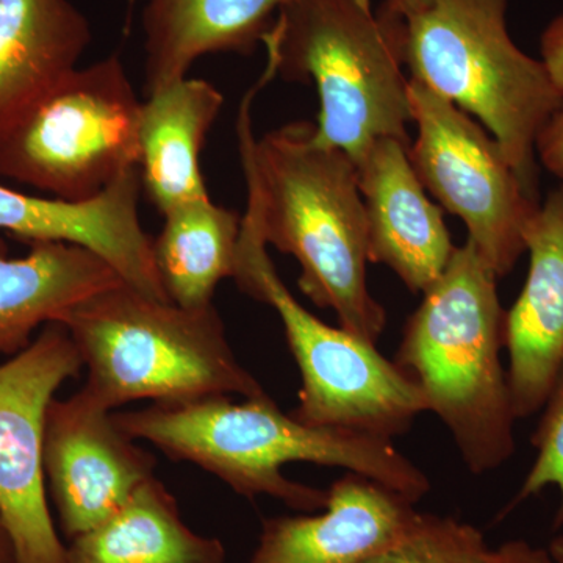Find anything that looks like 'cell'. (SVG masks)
I'll return each mask as SVG.
<instances>
[{
	"label": "cell",
	"mask_w": 563,
	"mask_h": 563,
	"mask_svg": "<svg viewBox=\"0 0 563 563\" xmlns=\"http://www.w3.org/2000/svg\"><path fill=\"white\" fill-rule=\"evenodd\" d=\"M276 77V66L266 62L236 121L247 188L244 217L266 246L296 258L299 288L314 306L332 310L340 328L376 344L387 312L368 288V225L357 166L322 141L313 122H290L255 139L252 102Z\"/></svg>",
	"instance_id": "6da1fadb"
},
{
	"label": "cell",
	"mask_w": 563,
	"mask_h": 563,
	"mask_svg": "<svg viewBox=\"0 0 563 563\" xmlns=\"http://www.w3.org/2000/svg\"><path fill=\"white\" fill-rule=\"evenodd\" d=\"M113 418L133 440L206 470L244 498L272 496L298 512L324 509L328 490L285 477L282 468L290 463L344 468L413 504L431 492L429 477L393 440L303 424L268 395L240 402L224 395L152 402L132 412H113Z\"/></svg>",
	"instance_id": "7a4b0ae2"
},
{
	"label": "cell",
	"mask_w": 563,
	"mask_h": 563,
	"mask_svg": "<svg viewBox=\"0 0 563 563\" xmlns=\"http://www.w3.org/2000/svg\"><path fill=\"white\" fill-rule=\"evenodd\" d=\"M498 277L466 240L404 325L396 363L406 369L476 476L517 450L509 377L501 363L506 310Z\"/></svg>",
	"instance_id": "3957f363"
},
{
	"label": "cell",
	"mask_w": 563,
	"mask_h": 563,
	"mask_svg": "<svg viewBox=\"0 0 563 563\" xmlns=\"http://www.w3.org/2000/svg\"><path fill=\"white\" fill-rule=\"evenodd\" d=\"M58 322L87 366L81 388L107 409L141 399L266 395L236 358L213 303L185 309L124 282L73 307Z\"/></svg>",
	"instance_id": "277c9868"
},
{
	"label": "cell",
	"mask_w": 563,
	"mask_h": 563,
	"mask_svg": "<svg viewBox=\"0 0 563 563\" xmlns=\"http://www.w3.org/2000/svg\"><path fill=\"white\" fill-rule=\"evenodd\" d=\"M401 32L369 0H288L262 38L277 77L314 85L318 136L355 166L377 140L412 143Z\"/></svg>",
	"instance_id": "5b68a950"
},
{
	"label": "cell",
	"mask_w": 563,
	"mask_h": 563,
	"mask_svg": "<svg viewBox=\"0 0 563 563\" xmlns=\"http://www.w3.org/2000/svg\"><path fill=\"white\" fill-rule=\"evenodd\" d=\"M509 0H433L402 20L410 79L477 118L536 195V140L563 98L507 31Z\"/></svg>",
	"instance_id": "8992f818"
},
{
	"label": "cell",
	"mask_w": 563,
	"mask_h": 563,
	"mask_svg": "<svg viewBox=\"0 0 563 563\" xmlns=\"http://www.w3.org/2000/svg\"><path fill=\"white\" fill-rule=\"evenodd\" d=\"M232 279L240 291L279 314L301 373L298 406L290 412L296 420L393 440L428 412L420 387L406 369L387 361L376 344L325 324L292 296L261 232L244 214Z\"/></svg>",
	"instance_id": "52a82bcc"
},
{
	"label": "cell",
	"mask_w": 563,
	"mask_h": 563,
	"mask_svg": "<svg viewBox=\"0 0 563 563\" xmlns=\"http://www.w3.org/2000/svg\"><path fill=\"white\" fill-rule=\"evenodd\" d=\"M141 107L118 55L74 70L0 140V179L96 198L140 166Z\"/></svg>",
	"instance_id": "ba28073f"
},
{
	"label": "cell",
	"mask_w": 563,
	"mask_h": 563,
	"mask_svg": "<svg viewBox=\"0 0 563 563\" xmlns=\"http://www.w3.org/2000/svg\"><path fill=\"white\" fill-rule=\"evenodd\" d=\"M417 139L409 158L426 191L461 218L468 242L498 279L525 250V229L540 203L481 122L409 77Z\"/></svg>",
	"instance_id": "9c48e42d"
},
{
	"label": "cell",
	"mask_w": 563,
	"mask_h": 563,
	"mask_svg": "<svg viewBox=\"0 0 563 563\" xmlns=\"http://www.w3.org/2000/svg\"><path fill=\"white\" fill-rule=\"evenodd\" d=\"M84 368L60 322L0 363V514L16 563H66L43 470L46 413L58 388Z\"/></svg>",
	"instance_id": "30bf717a"
},
{
	"label": "cell",
	"mask_w": 563,
	"mask_h": 563,
	"mask_svg": "<svg viewBox=\"0 0 563 563\" xmlns=\"http://www.w3.org/2000/svg\"><path fill=\"white\" fill-rule=\"evenodd\" d=\"M155 465V455L121 431L113 410L84 388L52 399L44 426V479L69 540L120 510L154 476Z\"/></svg>",
	"instance_id": "8fae6325"
},
{
	"label": "cell",
	"mask_w": 563,
	"mask_h": 563,
	"mask_svg": "<svg viewBox=\"0 0 563 563\" xmlns=\"http://www.w3.org/2000/svg\"><path fill=\"white\" fill-rule=\"evenodd\" d=\"M139 168L87 201L44 199L0 185V229L27 243H69L102 257L150 298L169 301L154 258V240L141 225Z\"/></svg>",
	"instance_id": "7c38bea8"
},
{
	"label": "cell",
	"mask_w": 563,
	"mask_h": 563,
	"mask_svg": "<svg viewBox=\"0 0 563 563\" xmlns=\"http://www.w3.org/2000/svg\"><path fill=\"white\" fill-rule=\"evenodd\" d=\"M410 144L377 140L357 163L368 225L369 263L390 268L407 290L426 292L455 251L442 207L429 199L409 158Z\"/></svg>",
	"instance_id": "4fadbf2b"
},
{
	"label": "cell",
	"mask_w": 563,
	"mask_h": 563,
	"mask_svg": "<svg viewBox=\"0 0 563 563\" xmlns=\"http://www.w3.org/2000/svg\"><path fill=\"white\" fill-rule=\"evenodd\" d=\"M525 250L528 279L506 312L507 377L517 420L542 410L563 365V185L526 224Z\"/></svg>",
	"instance_id": "5bb4252c"
},
{
	"label": "cell",
	"mask_w": 563,
	"mask_h": 563,
	"mask_svg": "<svg viewBox=\"0 0 563 563\" xmlns=\"http://www.w3.org/2000/svg\"><path fill=\"white\" fill-rule=\"evenodd\" d=\"M413 506L368 477L344 474L321 514L263 520L250 563H358L417 526L422 514Z\"/></svg>",
	"instance_id": "9a60e30c"
},
{
	"label": "cell",
	"mask_w": 563,
	"mask_h": 563,
	"mask_svg": "<svg viewBox=\"0 0 563 563\" xmlns=\"http://www.w3.org/2000/svg\"><path fill=\"white\" fill-rule=\"evenodd\" d=\"M90 41L69 0H0V140L77 69Z\"/></svg>",
	"instance_id": "2e32d148"
},
{
	"label": "cell",
	"mask_w": 563,
	"mask_h": 563,
	"mask_svg": "<svg viewBox=\"0 0 563 563\" xmlns=\"http://www.w3.org/2000/svg\"><path fill=\"white\" fill-rule=\"evenodd\" d=\"M121 284L113 266L76 244L31 243L27 255L10 257L0 240V357H13L41 325Z\"/></svg>",
	"instance_id": "e0dca14e"
},
{
	"label": "cell",
	"mask_w": 563,
	"mask_h": 563,
	"mask_svg": "<svg viewBox=\"0 0 563 563\" xmlns=\"http://www.w3.org/2000/svg\"><path fill=\"white\" fill-rule=\"evenodd\" d=\"M288 0H150L144 10V92L185 79L207 54H250Z\"/></svg>",
	"instance_id": "ac0fdd59"
},
{
	"label": "cell",
	"mask_w": 563,
	"mask_h": 563,
	"mask_svg": "<svg viewBox=\"0 0 563 563\" xmlns=\"http://www.w3.org/2000/svg\"><path fill=\"white\" fill-rule=\"evenodd\" d=\"M224 106L210 81L180 79L147 96L140 117L141 185L155 209L210 198L201 169L207 133Z\"/></svg>",
	"instance_id": "d6986e66"
},
{
	"label": "cell",
	"mask_w": 563,
	"mask_h": 563,
	"mask_svg": "<svg viewBox=\"0 0 563 563\" xmlns=\"http://www.w3.org/2000/svg\"><path fill=\"white\" fill-rule=\"evenodd\" d=\"M217 537L181 520L176 498L152 476L103 523L70 539L66 563H225Z\"/></svg>",
	"instance_id": "ffe728a7"
},
{
	"label": "cell",
	"mask_w": 563,
	"mask_h": 563,
	"mask_svg": "<svg viewBox=\"0 0 563 563\" xmlns=\"http://www.w3.org/2000/svg\"><path fill=\"white\" fill-rule=\"evenodd\" d=\"M162 217L154 258L169 301L185 309L211 306L220 282L235 272L242 214L207 198L180 203Z\"/></svg>",
	"instance_id": "44dd1931"
},
{
	"label": "cell",
	"mask_w": 563,
	"mask_h": 563,
	"mask_svg": "<svg viewBox=\"0 0 563 563\" xmlns=\"http://www.w3.org/2000/svg\"><path fill=\"white\" fill-rule=\"evenodd\" d=\"M479 529L450 517L422 514L413 529L358 563H487Z\"/></svg>",
	"instance_id": "7402d4cb"
},
{
	"label": "cell",
	"mask_w": 563,
	"mask_h": 563,
	"mask_svg": "<svg viewBox=\"0 0 563 563\" xmlns=\"http://www.w3.org/2000/svg\"><path fill=\"white\" fill-rule=\"evenodd\" d=\"M542 410V420L532 435V444L537 450L536 461L506 512L531 496L539 495L550 485H554L561 492V506L555 515L554 526L561 528L563 526V365Z\"/></svg>",
	"instance_id": "603a6c76"
},
{
	"label": "cell",
	"mask_w": 563,
	"mask_h": 563,
	"mask_svg": "<svg viewBox=\"0 0 563 563\" xmlns=\"http://www.w3.org/2000/svg\"><path fill=\"white\" fill-rule=\"evenodd\" d=\"M536 154L548 172L563 180V103L537 136Z\"/></svg>",
	"instance_id": "cb8c5ba5"
},
{
	"label": "cell",
	"mask_w": 563,
	"mask_h": 563,
	"mask_svg": "<svg viewBox=\"0 0 563 563\" xmlns=\"http://www.w3.org/2000/svg\"><path fill=\"white\" fill-rule=\"evenodd\" d=\"M542 63L563 98V13L548 24L540 38Z\"/></svg>",
	"instance_id": "d4e9b609"
},
{
	"label": "cell",
	"mask_w": 563,
	"mask_h": 563,
	"mask_svg": "<svg viewBox=\"0 0 563 563\" xmlns=\"http://www.w3.org/2000/svg\"><path fill=\"white\" fill-rule=\"evenodd\" d=\"M487 563H554L548 550L532 547L525 540H510L490 550Z\"/></svg>",
	"instance_id": "484cf974"
},
{
	"label": "cell",
	"mask_w": 563,
	"mask_h": 563,
	"mask_svg": "<svg viewBox=\"0 0 563 563\" xmlns=\"http://www.w3.org/2000/svg\"><path fill=\"white\" fill-rule=\"evenodd\" d=\"M432 2L433 0H385L384 7L401 20H407V18L415 16L428 9Z\"/></svg>",
	"instance_id": "4316f807"
},
{
	"label": "cell",
	"mask_w": 563,
	"mask_h": 563,
	"mask_svg": "<svg viewBox=\"0 0 563 563\" xmlns=\"http://www.w3.org/2000/svg\"><path fill=\"white\" fill-rule=\"evenodd\" d=\"M0 563H16L13 542H11L5 523H3L2 514H0Z\"/></svg>",
	"instance_id": "83f0119b"
},
{
	"label": "cell",
	"mask_w": 563,
	"mask_h": 563,
	"mask_svg": "<svg viewBox=\"0 0 563 563\" xmlns=\"http://www.w3.org/2000/svg\"><path fill=\"white\" fill-rule=\"evenodd\" d=\"M548 553L554 563H563V536L555 537L548 547Z\"/></svg>",
	"instance_id": "f1b7e54d"
}]
</instances>
